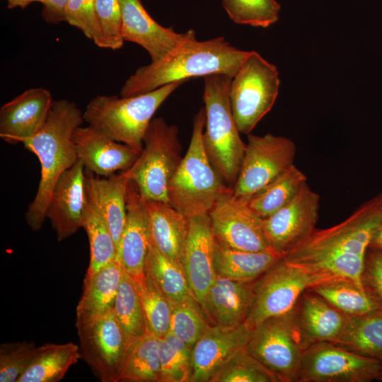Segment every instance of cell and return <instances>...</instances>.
Wrapping results in <instances>:
<instances>
[{
  "instance_id": "6da1fadb",
  "label": "cell",
  "mask_w": 382,
  "mask_h": 382,
  "mask_svg": "<svg viewBox=\"0 0 382 382\" xmlns=\"http://www.w3.org/2000/svg\"><path fill=\"white\" fill-rule=\"evenodd\" d=\"M251 51L232 46L224 37L185 42L163 59L138 68L121 88V96L150 92L176 81L223 74L233 77Z\"/></svg>"
},
{
  "instance_id": "7a4b0ae2",
  "label": "cell",
  "mask_w": 382,
  "mask_h": 382,
  "mask_svg": "<svg viewBox=\"0 0 382 382\" xmlns=\"http://www.w3.org/2000/svg\"><path fill=\"white\" fill-rule=\"evenodd\" d=\"M84 122L83 112L74 102L67 99L54 100L42 128L22 143L37 157L41 166L36 195L25 214V221L33 231L43 226L56 182L78 160L73 134Z\"/></svg>"
},
{
  "instance_id": "3957f363",
  "label": "cell",
  "mask_w": 382,
  "mask_h": 382,
  "mask_svg": "<svg viewBox=\"0 0 382 382\" xmlns=\"http://www.w3.org/2000/svg\"><path fill=\"white\" fill-rule=\"evenodd\" d=\"M205 120L204 107L193 119L188 149L168 188V203L188 219L209 214L218 199L231 189L206 153L203 143Z\"/></svg>"
},
{
  "instance_id": "277c9868",
  "label": "cell",
  "mask_w": 382,
  "mask_h": 382,
  "mask_svg": "<svg viewBox=\"0 0 382 382\" xmlns=\"http://www.w3.org/2000/svg\"><path fill=\"white\" fill-rule=\"evenodd\" d=\"M184 82L170 83L133 96L98 95L86 105L84 120L111 139L141 151L143 139L154 115Z\"/></svg>"
},
{
  "instance_id": "5b68a950",
  "label": "cell",
  "mask_w": 382,
  "mask_h": 382,
  "mask_svg": "<svg viewBox=\"0 0 382 382\" xmlns=\"http://www.w3.org/2000/svg\"><path fill=\"white\" fill-rule=\"evenodd\" d=\"M204 79L206 113L204 146L216 171L232 188L238 178L246 146L240 137L231 107L229 88L232 77L213 74Z\"/></svg>"
},
{
  "instance_id": "8992f818",
  "label": "cell",
  "mask_w": 382,
  "mask_h": 382,
  "mask_svg": "<svg viewBox=\"0 0 382 382\" xmlns=\"http://www.w3.org/2000/svg\"><path fill=\"white\" fill-rule=\"evenodd\" d=\"M183 158L178 127L156 117L146 129L137 159L122 172L137 184L143 199L168 202V185Z\"/></svg>"
},
{
  "instance_id": "52a82bcc",
  "label": "cell",
  "mask_w": 382,
  "mask_h": 382,
  "mask_svg": "<svg viewBox=\"0 0 382 382\" xmlns=\"http://www.w3.org/2000/svg\"><path fill=\"white\" fill-rule=\"evenodd\" d=\"M381 221L382 192L363 203L341 223L325 229H315L283 258L299 262L335 253L365 257Z\"/></svg>"
},
{
  "instance_id": "ba28073f",
  "label": "cell",
  "mask_w": 382,
  "mask_h": 382,
  "mask_svg": "<svg viewBox=\"0 0 382 382\" xmlns=\"http://www.w3.org/2000/svg\"><path fill=\"white\" fill-rule=\"evenodd\" d=\"M333 279H338L281 258L254 281L255 301L246 325L251 330L270 318L289 313L306 291Z\"/></svg>"
},
{
  "instance_id": "9c48e42d",
  "label": "cell",
  "mask_w": 382,
  "mask_h": 382,
  "mask_svg": "<svg viewBox=\"0 0 382 382\" xmlns=\"http://www.w3.org/2000/svg\"><path fill=\"white\" fill-rule=\"evenodd\" d=\"M279 87L277 67L251 51L232 77L229 100L237 127L249 134L272 109Z\"/></svg>"
},
{
  "instance_id": "30bf717a",
  "label": "cell",
  "mask_w": 382,
  "mask_h": 382,
  "mask_svg": "<svg viewBox=\"0 0 382 382\" xmlns=\"http://www.w3.org/2000/svg\"><path fill=\"white\" fill-rule=\"evenodd\" d=\"M245 349L279 382L298 381L305 349L296 324L294 309L270 318L252 329Z\"/></svg>"
},
{
  "instance_id": "8fae6325",
  "label": "cell",
  "mask_w": 382,
  "mask_h": 382,
  "mask_svg": "<svg viewBox=\"0 0 382 382\" xmlns=\"http://www.w3.org/2000/svg\"><path fill=\"white\" fill-rule=\"evenodd\" d=\"M295 154V144L286 137L270 133L248 134L239 173L231 188L233 195L248 202L294 165Z\"/></svg>"
},
{
  "instance_id": "7c38bea8",
  "label": "cell",
  "mask_w": 382,
  "mask_h": 382,
  "mask_svg": "<svg viewBox=\"0 0 382 382\" xmlns=\"http://www.w3.org/2000/svg\"><path fill=\"white\" fill-rule=\"evenodd\" d=\"M379 360L366 357L335 343L313 344L303 352L299 382H368L376 380Z\"/></svg>"
},
{
  "instance_id": "4fadbf2b",
  "label": "cell",
  "mask_w": 382,
  "mask_h": 382,
  "mask_svg": "<svg viewBox=\"0 0 382 382\" xmlns=\"http://www.w3.org/2000/svg\"><path fill=\"white\" fill-rule=\"evenodd\" d=\"M209 216L214 238L220 245L245 251L271 249L263 219L250 208L247 201L235 197L232 189L218 199Z\"/></svg>"
},
{
  "instance_id": "5bb4252c",
  "label": "cell",
  "mask_w": 382,
  "mask_h": 382,
  "mask_svg": "<svg viewBox=\"0 0 382 382\" xmlns=\"http://www.w3.org/2000/svg\"><path fill=\"white\" fill-rule=\"evenodd\" d=\"M81 358L102 382H115L127 347L112 310L77 328Z\"/></svg>"
},
{
  "instance_id": "9a60e30c",
  "label": "cell",
  "mask_w": 382,
  "mask_h": 382,
  "mask_svg": "<svg viewBox=\"0 0 382 382\" xmlns=\"http://www.w3.org/2000/svg\"><path fill=\"white\" fill-rule=\"evenodd\" d=\"M319 203V195L306 183L289 202L263 219L270 248L284 256L307 238L316 229Z\"/></svg>"
},
{
  "instance_id": "2e32d148",
  "label": "cell",
  "mask_w": 382,
  "mask_h": 382,
  "mask_svg": "<svg viewBox=\"0 0 382 382\" xmlns=\"http://www.w3.org/2000/svg\"><path fill=\"white\" fill-rule=\"evenodd\" d=\"M85 167L78 159L56 182L45 216L62 241L83 228L87 201Z\"/></svg>"
},
{
  "instance_id": "e0dca14e",
  "label": "cell",
  "mask_w": 382,
  "mask_h": 382,
  "mask_svg": "<svg viewBox=\"0 0 382 382\" xmlns=\"http://www.w3.org/2000/svg\"><path fill=\"white\" fill-rule=\"evenodd\" d=\"M122 18V37L142 47L151 62H158L185 42L197 39L193 30L179 33L165 28L147 13L140 0H119Z\"/></svg>"
},
{
  "instance_id": "ac0fdd59",
  "label": "cell",
  "mask_w": 382,
  "mask_h": 382,
  "mask_svg": "<svg viewBox=\"0 0 382 382\" xmlns=\"http://www.w3.org/2000/svg\"><path fill=\"white\" fill-rule=\"evenodd\" d=\"M73 141L78 159L85 169L105 177L129 169L141 152L89 125L76 129Z\"/></svg>"
},
{
  "instance_id": "d6986e66",
  "label": "cell",
  "mask_w": 382,
  "mask_h": 382,
  "mask_svg": "<svg viewBox=\"0 0 382 382\" xmlns=\"http://www.w3.org/2000/svg\"><path fill=\"white\" fill-rule=\"evenodd\" d=\"M214 246L215 238L209 214L189 219L183 266L192 294L201 307L216 278L214 263Z\"/></svg>"
},
{
  "instance_id": "ffe728a7",
  "label": "cell",
  "mask_w": 382,
  "mask_h": 382,
  "mask_svg": "<svg viewBox=\"0 0 382 382\" xmlns=\"http://www.w3.org/2000/svg\"><path fill=\"white\" fill-rule=\"evenodd\" d=\"M50 91L31 88L0 109V137L8 144L23 143L35 135L45 124L52 103Z\"/></svg>"
},
{
  "instance_id": "44dd1931",
  "label": "cell",
  "mask_w": 382,
  "mask_h": 382,
  "mask_svg": "<svg viewBox=\"0 0 382 382\" xmlns=\"http://www.w3.org/2000/svg\"><path fill=\"white\" fill-rule=\"evenodd\" d=\"M250 336L245 323L230 327L210 325L192 347L191 382H209L233 354L246 347Z\"/></svg>"
},
{
  "instance_id": "7402d4cb",
  "label": "cell",
  "mask_w": 382,
  "mask_h": 382,
  "mask_svg": "<svg viewBox=\"0 0 382 382\" xmlns=\"http://www.w3.org/2000/svg\"><path fill=\"white\" fill-rule=\"evenodd\" d=\"M125 227L117 250V260L125 273L134 280L145 275L144 267L151 246L143 199L138 186L129 180Z\"/></svg>"
},
{
  "instance_id": "603a6c76",
  "label": "cell",
  "mask_w": 382,
  "mask_h": 382,
  "mask_svg": "<svg viewBox=\"0 0 382 382\" xmlns=\"http://www.w3.org/2000/svg\"><path fill=\"white\" fill-rule=\"evenodd\" d=\"M254 282L216 275L202 310L212 325L230 327L245 323L255 301Z\"/></svg>"
},
{
  "instance_id": "cb8c5ba5",
  "label": "cell",
  "mask_w": 382,
  "mask_h": 382,
  "mask_svg": "<svg viewBox=\"0 0 382 382\" xmlns=\"http://www.w3.org/2000/svg\"><path fill=\"white\" fill-rule=\"evenodd\" d=\"M294 312L304 349L318 342H334L347 318V315L309 290L301 295Z\"/></svg>"
},
{
  "instance_id": "d4e9b609",
  "label": "cell",
  "mask_w": 382,
  "mask_h": 382,
  "mask_svg": "<svg viewBox=\"0 0 382 382\" xmlns=\"http://www.w3.org/2000/svg\"><path fill=\"white\" fill-rule=\"evenodd\" d=\"M143 203L151 245L166 257L183 265L189 219L168 202L143 199Z\"/></svg>"
},
{
  "instance_id": "484cf974",
  "label": "cell",
  "mask_w": 382,
  "mask_h": 382,
  "mask_svg": "<svg viewBox=\"0 0 382 382\" xmlns=\"http://www.w3.org/2000/svg\"><path fill=\"white\" fill-rule=\"evenodd\" d=\"M124 272L120 261L115 260L97 272L85 276L83 291L76 308V328L112 310Z\"/></svg>"
},
{
  "instance_id": "4316f807",
  "label": "cell",
  "mask_w": 382,
  "mask_h": 382,
  "mask_svg": "<svg viewBox=\"0 0 382 382\" xmlns=\"http://www.w3.org/2000/svg\"><path fill=\"white\" fill-rule=\"evenodd\" d=\"M86 185L104 218L115 241L117 253L126 221L128 178L122 171L100 178L85 170Z\"/></svg>"
},
{
  "instance_id": "83f0119b",
  "label": "cell",
  "mask_w": 382,
  "mask_h": 382,
  "mask_svg": "<svg viewBox=\"0 0 382 382\" xmlns=\"http://www.w3.org/2000/svg\"><path fill=\"white\" fill-rule=\"evenodd\" d=\"M283 256L272 249L245 251L231 249L215 240L214 263L216 275L244 282H254Z\"/></svg>"
},
{
  "instance_id": "f1b7e54d",
  "label": "cell",
  "mask_w": 382,
  "mask_h": 382,
  "mask_svg": "<svg viewBox=\"0 0 382 382\" xmlns=\"http://www.w3.org/2000/svg\"><path fill=\"white\" fill-rule=\"evenodd\" d=\"M80 358L79 347L74 342L41 345L17 382L59 381Z\"/></svg>"
},
{
  "instance_id": "f546056e",
  "label": "cell",
  "mask_w": 382,
  "mask_h": 382,
  "mask_svg": "<svg viewBox=\"0 0 382 382\" xmlns=\"http://www.w3.org/2000/svg\"><path fill=\"white\" fill-rule=\"evenodd\" d=\"M332 343L382 362V310L347 316L340 335Z\"/></svg>"
},
{
  "instance_id": "4dcf8cb0",
  "label": "cell",
  "mask_w": 382,
  "mask_h": 382,
  "mask_svg": "<svg viewBox=\"0 0 382 382\" xmlns=\"http://www.w3.org/2000/svg\"><path fill=\"white\" fill-rule=\"evenodd\" d=\"M158 342L149 332L128 345L115 382H160Z\"/></svg>"
},
{
  "instance_id": "1f68e13d",
  "label": "cell",
  "mask_w": 382,
  "mask_h": 382,
  "mask_svg": "<svg viewBox=\"0 0 382 382\" xmlns=\"http://www.w3.org/2000/svg\"><path fill=\"white\" fill-rule=\"evenodd\" d=\"M87 201L83 228L90 246V262L86 275H91L117 260L116 245L94 198L86 187Z\"/></svg>"
},
{
  "instance_id": "d6a6232c",
  "label": "cell",
  "mask_w": 382,
  "mask_h": 382,
  "mask_svg": "<svg viewBox=\"0 0 382 382\" xmlns=\"http://www.w3.org/2000/svg\"><path fill=\"white\" fill-rule=\"evenodd\" d=\"M347 316H361L382 310L380 303L364 288L344 279H333L308 289Z\"/></svg>"
},
{
  "instance_id": "836d02e7",
  "label": "cell",
  "mask_w": 382,
  "mask_h": 382,
  "mask_svg": "<svg viewBox=\"0 0 382 382\" xmlns=\"http://www.w3.org/2000/svg\"><path fill=\"white\" fill-rule=\"evenodd\" d=\"M307 183L306 175L293 165L248 201L250 208L265 219L289 202Z\"/></svg>"
},
{
  "instance_id": "e575fe53",
  "label": "cell",
  "mask_w": 382,
  "mask_h": 382,
  "mask_svg": "<svg viewBox=\"0 0 382 382\" xmlns=\"http://www.w3.org/2000/svg\"><path fill=\"white\" fill-rule=\"evenodd\" d=\"M113 311L122 329L127 345L151 332L135 280L124 272Z\"/></svg>"
},
{
  "instance_id": "d590c367",
  "label": "cell",
  "mask_w": 382,
  "mask_h": 382,
  "mask_svg": "<svg viewBox=\"0 0 382 382\" xmlns=\"http://www.w3.org/2000/svg\"><path fill=\"white\" fill-rule=\"evenodd\" d=\"M144 272L171 303L195 299L183 265L166 257L152 245L146 257Z\"/></svg>"
},
{
  "instance_id": "8d00e7d4",
  "label": "cell",
  "mask_w": 382,
  "mask_h": 382,
  "mask_svg": "<svg viewBox=\"0 0 382 382\" xmlns=\"http://www.w3.org/2000/svg\"><path fill=\"white\" fill-rule=\"evenodd\" d=\"M160 382H191L192 347L168 332L159 338Z\"/></svg>"
},
{
  "instance_id": "74e56055",
  "label": "cell",
  "mask_w": 382,
  "mask_h": 382,
  "mask_svg": "<svg viewBox=\"0 0 382 382\" xmlns=\"http://www.w3.org/2000/svg\"><path fill=\"white\" fill-rule=\"evenodd\" d=\"M135 282L149 331L158 338H161L169 331L171 302L146 274Z\"/></svg>"
},
{
  "instance_id": "f35d334b",
  "label": "cell",
  "mask_w": 382,
  "mask_h": 382,
  "mask_svg": "<svg viewBox=\"0 0 382 382\" xmlns=\"http://www.w3.org/2000/svg\"><path fill=\"white\" fill-rule=\"evenodd\" d=\"M210 325L207 315L195 299L171 303L168 332L190 346H194Z\"/></svg>"
},
{
  "instance_id": "ab89813d",
  "label": "cell",
  "mask_w": 382,
  "mask_h": 382,
  "mask_svg": "<svg viewBox=\"0 0 382 382\" xmlns=\"http://www.w3.org/2000/svg\"><path fill=\"white\" fill-rule=\"evenodd\" d=\"M209 382H279L278 379L245 349L233 354Z\"/></svg>"
},
{
  "instance_id": "60d3db41",
  "label": "cell",
  "mask_w": 382,
  "mask_h": 382,
  "mask_svg": "<svg viewBox=\"0 0 382 382\" xmlns=\"http://www.w3.org/2000/svg\"><path fill=\"white\" fill-rule=\"evenodd\" d=\"M229 18L236 23L267 28L279 18L281 6L275 0H221Z\"/></svg>"
},
{
  "instance_id": "b9f144b4",
  "label": "cell",
  "mask_w": 382,
  "mask_h": 382,
  "mask_svg": "<svg viewBox=\"0 0 382 382\" xmlns=\"http://www.w3.org/2000/svg\"><path fill=\"white\" fill-rule=\"evenodd\" d=\"M365 257L351 253H335L293 263L338 279L352 282L364 289L362 274Z\"/></svg>"
},
{
  "instance_id": "7bdbcfd3",
  "label": "cell",
  "mask_w": 382,
  "mask_h": 382,
  "mask_svg": "<svg viewBox=\"0 0 382 382\" xmlns=\"http://www.w3.org/2000/svg\"><path fill=\"white\" fill-rule=\"evenodd\" d=\"M37 349L34 341L24 340L0 346V381L17 382Z\"/></svg>"
},
{
  "instance_id": "ee69618b",
  "label": "cell",
  "mask_w": 382,
  "mask_h": 382,
  "mask_svg": "<svg viewBox=\"0 0 382 382\" xmlns=\"http://www.w3.org/2000/svg\"><path fill=\"white\" fill-rule=\"evenodd\" d=\"M96 10L102 33V48H122L125 40L119 0H96Z\"/></svg>"
},
{
  "instance_id": "f6af8a7d",
  "label": "cell",
  "mask_w": 382,
  "mask_h": 382,
  "mask_svg": "<svg viewBox=\"0 0 382 382\" xmlns=\"http://www.w3.org/2000/svg\"><path fill=\"white\" fill-rule=\"evenodd\" d=\"M66 21L102 48V33L96 14V0H69Z\"/></svg>"
},
{
  "instance_id": "bcb514c9",
  "label": "cell",
  "mask_w": 382,
  "mask_h": 382,
  "mask_svg": "<svg viewBox=\"0 0 382 382\" xmlns=\"http://www.w3.org/2000/svg\"><path fill=\"white\" fill-rule=\"evenodd\" d=\"M364 289L382 306V249L369 248L362 274Z\"/></svg>"
},
{
  "instance_id": "7dc6e473",
  "label": "cell",
  "mask_w": 382,
  "mask_h": 382,
  "mask_svg": "<svg viewBox=\"0 0 382 382\" xmlns=\"http://www.w3.org/2000/svg\"><path fill=\"white\" fill-rule=\"evenodd\" d=\"M69 0H42V17L50 23L66 21V8Z\"/></svg>"
},
{
  "instance_id": "c3c4849f",
  "label": "cell",
  "mask_w": 382,
  "mask_h": 382,
  "mask_svg": "<svg viewBox=\"0 0 382 382\" xmlns=\"http://www.w3.org/2000/svg\"><path fill=\"white\" fill-rule=\"evenodd\" d=\"M6 1H7V6L8 8H14L16 7L25 8L32 2L38 1L41 3L42 0H6Z\"/></svg>"
},
{
  "instance_id": "681fc988",
  "label": "cell",
  "mask_w": 382,
  "mask_h": 382,
  "mask_svg": "<svg viewBox=\"0 0 382 382\" xmlns=\"http://www.w3.org/2000/svg\"><path fill=\"white\" fill-rule=\"evenodd\" d=\"M369 248L382 249V221L371 241Z\"/></svg>"
},
{
  "instance_id": "f907efd6",
  "label": "cell",
  "mask_w": 382,
  "mask_h": 382,
  "mask_svg": "<svg viewBox=\"0 0 382 382\" xmlns=\"http://www.w3.org/2000/svg\"><path fill=\"white\" fill-rule=\"evenodd\" d=\"M376 380L382 381V368H381V370L380 373L378 374V376L376 378Z\"/></svg>"
}]
</instances>
